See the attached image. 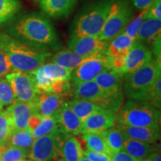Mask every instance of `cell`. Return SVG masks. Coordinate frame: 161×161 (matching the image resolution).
<instances>
[{
	"label": "cell",
	"mask_w": 161,
	"mask_h": 161,
	"mask_svg": "<svg viewBox=\"0 0 161 161\" xmlns=\"http://www.w3.org/2000/svg\"><path fill=\"white\" fill-rule=\"evenodd\" d=\"M6 35L37 49L49 51L59 48L57 32L48 17L38 13L22 15L5 30Z\"/></svg>",
	"instance_id": "cell-1"
},
{
	"label": "cell",
	"mask_w": 161,
	"mask_h": 161,
	"mask_svg": "<svg viewBox=\"0 0 161 161\" xmlns=\"http://www.w3.org/2000/svg\"><path fill=\"white\" fill-rule=\"evenodd\" d=\"M0 42L8 56L14 72L31 74L52 57V53L28 45L5 33H0Z\"/></svg>",
	"instance_id": "cell-2"
},
{
	"label": "cell",
	"mask_w": 161,
	"mask_h": 161,
	"mask_svg": "<svg viewBox=\"0 0 161 161\" xmlns=\"http://www.w3.org/2000/svg\"><path fill=\"white\" fill-rule=\"evenodd\" d=\"M160 74V62L154 58L135 71L125 74L122 77L125 94L130 99L147 102L148 92Z\"/></svg>",
	"instance_id": "cell-3"
},
{
	"label": "cell",
	"mask_w": 161,
	"mask_h": 161,
	"mask_svg": "<svg viewBox=\"0 0 161 161\" xmlns=\"http://www.w3.org/2000/svg\"><path fill=\"white\" fill-rule=\"evenodd\" d=\"M113 0H99L88 5L76 17L70 37H98Z\"/></svg>",
	"instance_id": "cell-4"
},
{
	"label": "cell",
	"mask_w": 161,
	"mask_h": 161,
	"mask_svg": "<svg viewBox=\"0 0 161 161\" xmlns=\"http://www.w3.org/2000/svg\"><path fill=\"white\" fill-rule=\"evenodd\" d=\"M117 120L126 125L160 128V109L146 101L130 98L120 110Z\"/></svg>",
	"instance_id": "cell-5"
},
{
	"label": "cell",
	"mask_w": 161,
	"mask_h": 161,
	"mask_svg": "<svg viewBox=\"0 0 161 161\" xmlns=\"http://www.w3.org/2000/svg\"><path fill=\"white\" fill-rule=\"evenodd\" d=\"M75 98L86 100L104 109L117 112L123 101V93H113L106 91L96 84L93 80L73 86Z\"/></svg>",
	"instance_id": "cell-6"
},
{
	"label": "cell",
	"mask_w": 161,
	"mask_h": 161,
	"mask_svg": "<svg viewBox=\"0 0 161 161\" xmlns=\"http://www.w3.org/2000/svg\"><path fill=\"white\" fill-rule=\"evenodd\" d=\"M134 17V8L128 0H113L98 38L110 41L123 31L125 26Z\"/></svg>",
	"instance_id": "cell-7"
},
{
	"label": "cell",
	"mask_w": 161,
	"mask_h": 161,
	"mask_svg": "<svg viewBox=\"0 0 161 161\" xmlns=\"http://www.w3.org/2000/svg\"><path fill=\"white\" fill-rule=\"evenodd\" d=\"M69 134L60 126L57 130L34 140L29 158L33 161H52L59 159L63 141Z\"/></svg>",
	"instance_id": "cell-8"
},
{
	"label": "cell",
	"mask_w": 161,
	"mask_h": 161,
	"mask_svg": "<svg viewBox=\"0 0 161 161\" xmlns=\"http://www.w3.org/2000/svg\"><path fill=\"white\" fill-rule=\"evenodd\" d=\"M110 69H112V63L108 52L90 55L72 71L70 79L72 86L94 80L101 72Z\"/></svg>",
	"instance_id": "cell-9"
},
{
	"label": "cell",
	"mask_w": 161,
	"mask_h": 161,
	"mask_svg": "<svg viewBox=\"0 0 161 161\" xmlns=\"http://www.w3.org/2000/svg\"><path fill=\"white\" fill-rule=\"evenodd\" d=\"M9 81L17 100L24 102H33L38 93L31 74L14 72L5 76Z\"/></svg>",
	"instance_id": "cell-10"
},
{
	"label": "cell",
	"mask_w": 161,
	"mask_h": 161,
	"mask_svg": "<svg viewBox=\"0 0 161 161\" xmlns=\"http://www.w3.org/2000/svg\"><path fill=\"white\" fill-rule=\"evenodd\" d=\"M134 42V40L122 32L110 41L108 54L111 59L112 69L122 75H124L126 57Z\"/></svg>",
	"instance_id": "cell-11"
},
{
	"label": "cell",
	"mask_w": 161,
	"mask_h": 161,
	"mask_svg": "<svg viewBox=\"0 0 161 161\" xmlns=\"http://www.w3.org/2000/svg\"><path fill=\"white\" fill-rule=\"evenodd\" d=\"M110 41L101 40L98 37H70L69 49L83 56H90L98 52H108Z\"/></svg>",
	"instance_id": "cell-12"
},
{
	"label": "cell",
	"mask_w": 161,
	"mask_h": 161,
	"mask_svg": "<svg viewBox=\"0 0 161 161\" xmlns=\"http://www.w3.org/2000/svg\"><path fill=\"white\" fill-rule=\"evenodd\" d=\"M117 115L110 110L100 108L83 121V134L100 133L115 125Z\"/></svg>",
	"instance_id": "cell-13"
},
{
	"label": "cell",
	"mask_w": 161,
	"mask_h": 161,
	"mask_svg": "<svg viewBox=\"0 0 161 161\" xmlns=\"http://www.w3.org/2000/svg\"><path fill=\"white\" fill-rule=\"evenodd\" d=\"M6 110L8 112L11 118L14 132L27 128L30 117L33 114H37L35 101L33 102H24L17 100L9 105Z\"/></svg>",
	"instance_id": "cell-14"
},
{
	"label": "cell",
	"mask_w": 161,
	"mask_h": 161,
	"mask_svg": "<svg viewBox=\"0 0 161 161\" xmlns=\"http://www.w3.org/2000/svg\"><path fill=\"white\" fill-rule=\"evenodd\" d=\"M153 58L152 52L149 48L144 43L135 40L126 57L124 75L138 69L149 63Z\"/></svg>",
	"instance_id": "cell-15"
},
{
	"label": "cell",
	"mask_w": 161,
	"mask_h": 161,
	"mask_svg": "<svg viewBox=\"0 0 161 161\" xmlns=\"http://www.w3.org/2000/svg\"><path fill=\"white\" fill-rule=\"evenodd\" d=\"M64 102V96L52 92L39 94L35 100L37 114L41 116H55Z\"/></svg>",
	"instance_id": "cell-16"
},
{
	"label": "cell",
	"mask_w": 161,
	"mask_h": 161,
	"mask_svg": "<svg viewBox=\"0 0 161 161\" xmlns=\"http://www.w3.org/2000/svg\"><path fill=\"white\" fill-rule=\"evenodd\" d=\"M116 127L119 129L126 138L147 142L154 143L160 138V128L148 127L130 126L119 123Z\"/></svg>",
	"instance_id": "cell-17"
},
{
	"label": "cell",
	"mask_w": 161,
	"mask_h": 161,
	"mask_svg": "<svg viewBox=\"0 0 161 161\" xmlns=\"http://www.w3.org/2000/svg\"><path fill=\"white\" fill-rule=\"evenodd\" d=\"M54 117L63 130L68 134L74 136L83 134V122L66 105V102Z\"/></svg>",
	"instance_id": "cell-18"
},
{
	"label": "cell",
	"mask_w": 161,
	"mask_h": 161,
	"mask_svg": "<svg viewBox=\"0 0 161 161\" xmlns=\"http://www.w3.org/2000/svg\"><path fill=\"white\" fill-rule=\"evenodd\" d=\"M77 0H41L40 7L49 17L58 19L71 13Z\"/></svg>",
	"instance_id": "cell-19"
},
{
	"label": "cell",
	"mask_w": 161,
	"mask_h": 161,
	"mask_svg": "<svg viewBox=\"0 0 161 161\" xmlns=\"http://www.w3.org/2000/svg\"><path fill=\"white\" fill-rule=\"evenodd\" d=\"M161 40V21L160 19H146L139 29L136 40L145 45L152 46Z\"/></svg>",
	"instance_id": "cell-20"
},
{
	"label": "cell",
	"mask_w": 161,
	"mask_h": 161,
	"mask_svg": "<svg viewBox=\"0 0 161 161\" xmlns=\"http://www.w3.org/2000/svg\"><path fill=\"white\" fill-rule=\"evenodd\" d=\"M122 77L118 72L110 69L101 72L94 78L96 84L106 91L118 93L122 92Z\"/></svg>",
	"instance_id": "cell-21"
},
{
	"label": "cell",
	"mask_w": 161,
	"mask_h": 161,
	"mask_svg": "<svg viewBox=\"0 0 161 161\" xmlns=\"http://www.w3.org/2000/svg\"><path fill=\"white\" fill-rule=\"evenodd\" d=\"M89 56L80 55L70 49L58 52L52 57V62L62 67L73 71Z\"/></svg>",
	"instance_id": "cell-22"
},
{
	"label": "cell",
	"mask_w": 161,
	"mask_h": 161,
	"mask_svg": "<svg viewBox=\"0 0 161 161\" xmlns=\"http://www.w3.org/2000/svg\"><path fill=\"white\" fill-rule=\"evenodd\" d=\"M84 156V150L78 139L68 135L64 139L60 148V157L65 161H79Z\"/></svg>",
	"instance_id": "cell-23"
},
{
	"label": "cell",
	"mask_w": 161,
	"mask_h": 161,
	"mask_svg": "<svg viewBox=\"0 0 161 161\" xmlns=\"http://www.w3.org/2000/svg\"><path fill=\"white\" fill-rule=\"evenodd\" d=\"M122 150L133 158L140 160L148 158L151 153L153 152V147L147 142L125 138Z\"/></svg>",
	"instance_id": "cell-24"
},
{
	"label": "cell",
	"mask_w": 161,
	"mask_h": 161,
	"mask_svg": "<svg viewBox=\"0 0 161 161\" xmlns=\"http://www.w3.org/2000/svg\"><path fill=\"white\" fill-rule=\"evenodd\" d=\"M99 134L106 142L113 154L122 150L124 141L126 137L117 127L114 126L108 128Z\"/></svg>",
	"instance_id": "cell-25"
},
{
	"label": "cell",
	"mask_w": 161,
	"mask_h": 161,
	"mask_svg": "<svg viewBox=\"0 0 161 161\" xmlns=\"http://www.w3.org/2000/svg\"><path fill=\"white\" fill-rule=\"evenodd\" d=\"M66 104L82 122L96 110L102 108L89 101L78 98L66 102Z\"/></svg>",
	"instance_id": "cell-26"
},
{
	"label": "cell",
	"mask_w": 161,
	"mask_h": 161,
	"mask_svg": "<svg viewBox=\"0 0 161 161\" xmlns=\"http://www.w3.org/2000/svg\"><path fill=\"white\" fill-rule=\"evenodd\" d=\"M82 139L85 142V146L88 151L104 153L112 157L113 154L111 151L110 150L106 142L99 134L86 133L83 134Z\"/></svg>",
	"instance_id": "cell-27"
},
{
	"label": "cell",
	"mask_w": 161,
	"mask_h": 161,
	"mask_svg": "<svg viewBox=\"0 0 161 161\" xmlns=\"http://www.w3.org/2000/svg\"><path fill=\"white\" fill-rule=\"evenodd\" d=\"M41 69L43 73L50 78L52 80H70L72 71L66 68L62 67L55 63L44 64L42 65Z\"/></svg>",
	"instance_id": "cell-28"
},
{
	"label": "cell",
	"mask_w": 161,
	"mask_h": 161,
	"mask_svg": "<svg viewBox=\"0 0 161 161\" xmlns=\"http://www.w3.org/2000/svg\"><path fill=\"white\" fill-rule=\"evenodd\" d=\"M34 140L35 138L32 135L31 131L27 128L14 132L10 138L8 144L29 150L30 152Z\"/></svg>",
	"instance_id": "cell-29"
},
{
	"label": "cell",
	"mask_w": 161,
	"mask_h": 161,
	"mask_svg": "<svg viewBox=\"0 0 161 161\" xmlns=\"http://www.w3.org/2000/svg\"><path fill=\"white\" fill-rule=\"evenodd\" d=\"M21 8L18 0H0V25L9 21Z\"/></svg>",
	"instance_id": "cell-30"
},
{
	"label": "cell",
	"mask_w": 161,
	"mask_h": 161,
	"mask_svg": "<svg viewBox=\"0 0 161 161\" xmlns=\"http://www.w3.org/2000/svg\"><path fill=\"white\" fill-rule=\"evenodd\" d=\"M14 133V128L7 110L0 112V147L8 144L9 140Z\"/></svg>",
	"instance_id": "cell-31"
},
{
	"label": "cell",
	"mask_w": 161,
	"mask_h": 161,
	"mask_svg": "<svg viewBox=\"0 0 161 161\" xmlns=\"http://www.w3.org/2000/svg\"><path fill=\"white\" fill-rule=\"evenodd\" d=\"M59 127L58 121L54 116H42L39 125L37 128L32 131L34 138L51 134L57 130Z\"/></svg>",
	"instance_id": "cell-32"
},
{
	"label": "cell",
	"mask_w": 161,
	"mask_h": 161,
	"mask_svg": "<svg viewBox=\"0 0 161 161\" xmlns=\"http://www.w3.org/2000/svg\"><path fill=\"white\" fill-rule=\"evenodd\" d=\"M29 151L11 145H6L1 154L2 161H19L29 156Z\"/></svg>",
	"instance_id": "cell-33"
},
{
	"label": "cell",
	"mask_w": 161,
	"mask_h": 161,
	"mask_svg": "<svg viewBox=\"0 0 161 161\" xmlns=\"http://www.w3.org/2000/svg\"><path fill=\"white\" fill-rule=\"evenodd\" d=\"M31 75L38 93L41 94L52 92V80L43 73L40 66L33 73H31Z\"/></svg>",
	"instance_id": "cell-34"
},
{
	"label": "cell",
	"mask_w": 161,
	"mask_h": 161,
	"mask_svg": "<svg viewBox=\"0 0 161 161\" xmlns=\"http://www.w3.org/2000/svg\"><path fill=\"white\" fill-rule=\"evenodd\" d=\"M148 8L142 10V11L136 17L133 18L129 22V23L125 26L123 31H122V33L128 36V37H129L130 39L134 40V41L136 39V36H137V33L140 25H142V22L146 19V13Z\"/></svg>",
	"instance_id": "cell-35"
},
{
	"label": "cell",
	"mask_w": 161,
	"mask_h": 161,
	"mask_svg": "<svg viewBox=\"0 0 161 161\" xmlns=\"http://www.w3.org/2000/svg\"><path fill=\"white\" fill-rule=\"evenodd\" d=\"M17 101L9 81L5 78H0V104L3 107L11 105Z\"/></svg>",
	"instance_id": "cell-36"
},
{
	"label": "cell",
	"mask_w": 161,
	"mask_h": 161,
	"mask_svg": "<svg viewBox=\"0 0 161 161\" xmlns=\"http://www.w3.org/2000/svg\"><path fill=\"white\" fill-rule=\"evenodd\" d=\"M147 102L160 109L161 104V76L159 77L148 92Z\"/></svg>",
	"instance_id": "cell-37"
},
{
	"label": "cell",
	"mask_w": 161,
	"mask_h": 161,
	"mask_svg": "<svg viewBox=\"0 0 161 161\" xmlns=\"http://www.w3.org/2000/svg\"><path fill=\"white\" fill-rule=\"evenodd\" d=\"M11 72H14V70L9 58L0 42V78H5Z\"/></svg>",
	"instance_id": "cell-38"
},
{
	"label": "cell",
	"mask_w": 161,
	"mask_h": 161,
	"mask_svg": "<svg viewBox=\"0 0 161 161\" xmlns=\"http://www.w3.org/2000/svg\"><path fill=\"white\" fill-rule=\"evenodd\" d=\"M146 19H161V0H155L147 11Z\"/></svg>",
	"instance_id": "cell-39"
},
{
	"label": "cell",
	"mask_w": 161,
	"mask_h": 161,
	"mask_svg": "<svg viewBox=\"0 0 161 161\" xmlns=\"http://www.w3.org/2000/svg\"><path fill=\"white\" fill-rule=\"evenodd\" d=\"M84 155L90 161H111V156L104 153L86 150L84 151Z\"/></svg>",
	"instance_id": "cell-40"
},
{
	"label": "cell",
	"mask_w": 161,
	"mask_h": 161,
	"mask_svg": "<svg viewBox=\"0 0 161 161\" xmlns=\"http://www.w3.org/2000/svg\"><path fill=\"white\" fill-rule=\"evenodd\" d=\"M111 161H137L136 159L133 158L130 154L122 150L114 154L111 157Z\"/></svg>",
	"instance_id": "cell-41"
},
{
	"label": "cell",
	"mask_w": 161,
	"mask_h": 161,
	"mask_svg": "<svg viewBox=\"0 0 161 161\" xmlns=\"http://www.w3.org/2000/svg\"><path fill=\"white\" fill-rule=\"evenodd\" d=\"M155 0H130L133 5L139 10H144L150 7V5L154 3Z\"/></svg>",
	"instance_id": "cell-42"
},
{
	"label": "cell",
	"mask_w": 161,
	"mask_h": 161,
	"mask_svg": "<svg viewBox=\"0 0 161 161\" xmlns=\"http://www.w3.org/2000/svg\"><path fill=\"white\" fill-rule=\"evenodd\" d=\"M147 158L150 161H161L160 154L158 152H152Z\"/></svg>",
	"instance_id": "cell-43"
},
{
	"label": "cell",
	"mask_w": 161,
	"mask_h": 161,
	"mask_svg": "<svg viewBox=\"0 0 161 161\" xmlns=\"http://www.w3.org/2000/svg\"><path fill=\"white\" fill-rule=\"evenodd\" d=\"M79 161H90V160H89V159H87V158H86V157L84 155L83 157H82L80 159V160H79Z\"/></svg>",
	"instance_id": "cell-44"
},
{
	"label": "cell",
	"mask_w": 161,
	"mask_h": 161,
	"mask_svg": "<svg viewBox=\"0 0 161 161\" xmlns=\"http://www.w3.org/2000/svg\"><path fill=\"white\" fill-rule=\"evenodd\" d=\"M4 148H5V146L0 147V161H2V160H1V154H2V152H3Z\"/></svg>",
	"instance_id": "cell-45"
},
{
	"label": "cell",
	"mask_w": 161,
	"mask_h": 161,
	"mask_svg": "<svg viewBox=\"0 0 161 161\" xmlns=\"http://www.w3.org/2000/svg\"><path fill=\"white\" fill-rule=\"evenodd\" d=\"M137 161H150L148 160V158H145V159H142V160H137Z\"/></svg>",
	"instance_id": "cell-46"
},
{
	"label": "cell",
	"mask_w": 161,
	"mask_h": 161,
	"mask_svg": "<svg viewBox=\"0 0 161 161\" xmlns=\"http://www.w3.org/2000/svg\"><path fill=\"white\" fill-rule=\"evenodd\" d=\"M52 161H65L64 160V159H58V160H52Z\"/></svg>",
	"instance_id": "cell-47"
},
{
	"label": "cell",
	"mask_w": 161,
	"mask_h": 161,
	"mask_svg": "<svg viewBox=\"0 0 161 161\" xmlns=\"http://www.w3.org/2000/svg\"><path fill=\"white\" fill-rule=\"evenodd\" d=\"M3 106L1 104H0V109H2V110H3Z\"/></svg>",
	"instance_id": "cell-48"
},
{
	"label": "cell",
	"mask_w": 161,
	"mask_h": 161,
	"mask_svg": "<svg viewBox=\"0 0 161 161\" xmlns=\"http://www.w3.org/2000/svg\"><path fill=\"white\" fill-rule=\"evenodd\" d=\"M19 161H31V160H25V159H24V160H19ZM33 161V160H32Z\"/></svg>",
	"instance_id": "cell-49"
},
{
	"label": "cell",
	"mask_w": 161,
	"mask_h": 161,
	"mask_svg": "<svg viewBox=\"0 0 161 161\" xmlns=\"http://www.w3.org/2000/svg\"><path fill=\"white\" fill-rule=\"evenodd\" d=\"M33 1H35V2H39V1H41V0H33Z\"/></svg>",
	"instance_id": "cell-50"
},
{
	"label": "cell",
	"mask_w": 161,
	"mask_h": 161,
	"mask_svg": "<svg viewBox=\"0 0 161 161\" xmlns=\"http://www.w3.org/2000/svg\"><path fill=\"white\" fill-rule=\"evenodd\" d=\"M2 110H2V109H0V112H1V111H2Z\"/></svg>",
	"instance_id": "cell-51"
}]
</instances>
